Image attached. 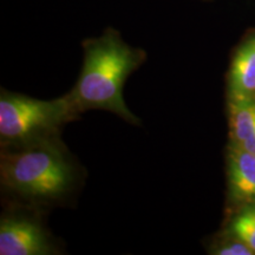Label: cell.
<instances>
[{"label":"cell","instance_id":"9","mask_svg":"<svg viewBox=\"0 0 255 255\" xmlns=\"http://www.w3.org/2000/svg\"><path fill=\"white\" fill-rule=\"evenodd\" d=\"M215 254L219 255H251L254 254V251H252L247 245L244 242L237 240V242H232V244L226 245V246L220 247Z\"/></svg>","mask_w":255,"mask_h":255},{"label":"cell","instance_id":"1","mask_svg":"<svg viewBox=\"0 0 255 255\" xmlns=\"http://www.w3.org/2000/svg\"><path fill=\"white\" fill-rule=\"evenodd\" d=\"M143 62V53L124 43L117 32L84 44V63L76 85L65 95L76 115L89 109L107 110L137 123L123 98V85Z\"/></svg>","mask_w":255,"mask_h":255},{"label":"cell","instance_id":"6","mask_svg":"<svg viewBox=\"0 0 255 255\" xmlns=\"http://www.w3.org/2000/svg\"><path fill=\"white\" fill-rule=\"evenodd\" d=\"M232 197L245 205H255V155L235 143L228 155Z\"/></svg>","mask_w":255,"mask_h":255},{"label":"cell","instance_id":"4","mask_svg":"<svg viewBox=\"0 0 255 255\" xmlns=\"http://www.w3.org/2000/svg\"><path fill=\"white\" fill-rule=\"evenodd\" d=\"M50 252V242L39 223L20 216H11L1 220V255H41Z\"/></svg>","mask_w":255,"mask_h":255},{"label":"cell","instance_id":"3","mask_svg":"<svg viewBox=\"0 0 255 255\" xmlns=\"http://www.w3.org/2000/svg\"><path fill=\"white\" fill-rule=\"evenodd\" d=\"M76 116L65 96L58 100L41 101L2 91L0 137L8 144H27L50 137L62 124Z\"/></svg>","mask_w":255,"mask_h":255},{"label":"cell","instance_id":"5","mask_svg":"<svg viewBox=\"0 0 255 255\" xmlns=\"http://www.w3.org/2000/svg\"><path fill=\"white\" fill-rule=\"evenodd\" d=\"M229 98L233 104L255 101V38L246 41L233 58Z\"/></svg>","mask_w":255,"mask_h":255},{"label":"cell","instance_id":"10","mask_svg":"<svg viewBox=\"0 0 255 255\" xmlns=\"http://www.w3.org/2000/svg\"><path fill=\"white\" fill-rule=\"evenodd\" d=\"M237 144L240 145L241 148L245 149L246 151L255 155V135L248 137V138L244 139V141L240 143H237Z\"/></svg>","mask_w":255,"mask_h":255},{"label":"cell","instance_id":"7","mask_svg":"<svg viewBox=\"0 0 255 255\" xmlns=\"http://www.w3.org/2000/svg\"><path fill=\"white\" fill-rule=\"evenodd\" d=\"M231 128L235 143L255 135V101L231 103Z\"/></svg>","mask_w":255,"mask_h":255},{"label":"cell","instance_id":"2","mask_svg":"<svg viewBox=\"0 0 255 255\" xmlns=\"http://www.w3.org/2000/svg\"><path fill=\"white\" fill-rule=\"evenodd\" d=\"M2 186L27 199L50 200L73 184L72 165L62 149L47 138L23 144L1 155Z\"/></svg>","mask_w":255,"mask_h":255},{"label":"cell","instance_id":"8","mask_svg":"<svg viewBox=\"0 0 255 255\" xmlns=\"http://www.w3.org/2000/svg\"><path fill=\"white\" fill-rule=\"evenodd\" d=\"M232 234L255 253V205H247L232 222Z\"/></svg>","mask_w":255,"mask_h":255}]
</instances>
